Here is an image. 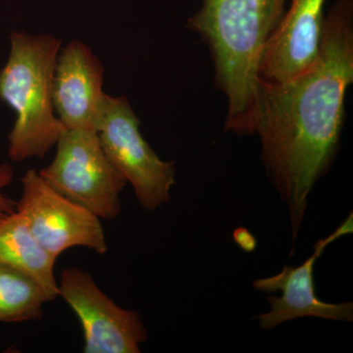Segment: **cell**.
I'll list each match as a JSON object with an SVG mask.
<instances>
[{
  "label": "cell",
  "instance_id": "obj_7",
  "mask_svg": "<svg viewBox=\"0 0 353 353\" xmlns=\"http://www.w3.org/2000/svg\"><path fill=\"white\" fill-rule=\"evenodd\" d=\"M58 296L76 313L83 333L85 353H139L148 340L139 312L117 305L88 272L71 267L62 270Z\"/></svg>",
  "mask_w": 353,
  "mask_h": 353
},
{
  "label": "cell",
  "instance_id": "obj_2",
  "mask_svg": "<svg viewBox=\"0 0 353 353\" xmlns=\"http://www.w3.org/2000/svg\"><path fill=\"white\" fill-rule=\"evenodd\" d=\"M287 0H201L187 28L206 44L216 88L228 101L225 131L250 134L265 48L285 12Z\"/></svg>",
  "mask_w": 353,
  "mask_h": 353
},
{
  "label": "cell",
  "instance_id": "obj_5",
  "mask_svg": "<svg viewBox=\"0 0 353 353\" xmlns=\"http://www.w3.org/2000/svg\"><path fill=\"white\" fill-rule=\"evenodd\" d=\"M55 146L52 161L39 172L41 178L99 219L118 217L127 182L106 157L97 132L65 129Z\"/></svg>",
  "mask_w": 353,
  "mask_h": 353
},
{
  "label": "cell",
  "instance_id": "obj_9",
  "mask_svg": "<svg viewBox=\"0 0 353 353\" xmlns=\"http://www.w3.org/2000/svg\"><path fill=\"white\" fill-rule=\"evenodd\" d=\"M104 67L88 46L72 41L58 55L52 99L67 130L97 132L103 99Z\"/></svg>",
  "mask_w": 353,
  "mask_h": 353
},
{
  "label": "cell",
  "instance_id": "obj_8",
  "mask_svg": "<svg viewBox=\"0 0 353 353\" xmlns=\"http://www.w3.org/2000/svg\"><path fill=\"white\" fill-rule=\"evenodd\" d=\"M353 231L352 213L336 230L316 243L312 254L303 264L292 267L285 265L283 270L269 278L259 279L253 287L267 294L281 292L282 296L267 299L270 309L257 316L259 326L264 330L275 329L283 323L303 317L321 318L332 321L352 322L353 303H328L318 299L315 292L314 266L327 246Z\"/></svg>",
  "mask_w": 353,
  "mask_h": 353
},
{
  "label": "cell",
  "instance_id": "obj_4",
  "mask_svg": "<svg viewBox=\"0 0 353 353\" xmlns=\"http://www.w3.org/2000/svg\"><path fill=\"white\" fill-rule=\"evenodd\" d=\"M141 121L126 97L104 94L97 134L113 166L130 183L139 205L154 211L170 201L176 164L164 161L141 134Z\"/></svg>",
  "mask_w": 353,
  "mask_h": 353
},
{
  "label": "cell",
  "instance_id": "obj_13",
  "mask_svg": "<svg viewBox=\"0 0 353 353\" xmlns=\"http://www.w3.org/2000/svg\"><path fill=\"white\" fill-rule=\"evenodd\" d=\"M14 180L13 167L6 162H0V220L16 212L17 201L9 199L4 190L11 185Z\"/></svg>",
  "mask_w": 353,
  "mask_h": 353
},
{
  "label": "cell",
  "instance_id": "obj_10",
  "mask_svg": "<svg viewBox=\"0 0 353 353\" xmlns=\"http://www.w3.org/2000/svg\"><path fill=\"white\" fill-rule=\"evenodd\" d=\"M327 0H290L265 48L260 78L283 82L303 73L317 58L324 29Z\"/></svg>",
  "mask_w": 353,
  "mask_h": 353
},
{
  "label": "cell",
  "instance_id": "obj_12",
  "mask_svg": "<svg viewBox=\"0 0 353 353\" xmlns=\"http://www.w3.org/2000/svg\"><path fill=\"white\" fill-rule=\"evenodd\" d=\"M51 301L36 279L25 272L0 266V322L39 319L43 305Z\"/></svg>",
  "mask_w": 353,
  "mask_h": 353
},
{
  "label": "cell",
  "instance_id": "obj_6",
  "mask_svg": "<svg viewBox=\"0 0 353 353\" xmlns=\"http://www.w3.org/2000/svg\"><path fill=\"white\" fill-rule=\"evenodd\" d=\"M21 183L22 194L16 211L53 259L74 248H88L101 255L108 252L105 233L97 216L52 189L34 169L26 172Z\"/></svg>",
  "mask_w": 353,
  "mask_h": 353
},
{
  "label": "cell",
  "instance_id": "obj_1",
  "mask_svg": "<svg viewBox=\"0 0 353 353\" xmlns=\"http://www.w3.org/2000/svg\"><path fill=\"white\" fill-rule=\"evenodd\" d=\"M352 83L353 0H336L330 8L308 69L283 82L260 80L250 134L259 136L262 163L287 205L294 241L308 197L340 148Z\"/></svg>",
  "mask_w": 353,
  "mask_h": 353
},
{
  "label": "cell",
  "instance_id": "obj_14",
  "mask_svg": "<svg viewBox=\"0 0 353 353\" xmlns=\"http://www.w3.org/2000/svg\"><path fill=\"white\" fill-rule=\"evenodd\" d=\"M234 240L236 245L240 246L245 252H252L256 248V241L252 234L246 229H236L234 233Z\"/></svg>",
  "mask_w": 353,
  "mask_h": 353
},
{
  "label": "cell",
  "instance_id": "obj_3",
  "mask_svg": "<svg viewBox=\"0 0 353 353\" xmlns=\"http://www.w3.org/2000/svg\"><path fill=\"white\" fill-rule=\"evenodd\" d=\"M10 51L0 70V99L15 112L8 136L14 162L43 159L57 145L65 128L53 106L52 88L62 43L50 34L12 32Z\"/></svg>",
  "mask_w": 353,
  "mask_h": 353
},
{
  "label": "cell",
  "instance_id": "obj_11",
  "mask_svg": "<svg viewBox=\"0 0 353 353\" xmlns=\"http://www.w3.org/2000/svg\"><path fill=\"white\" fill-rule=\"evenodd\" d=\"M55 262L39 245L27 221L17 211L0 220V266L29 274L41 285L51 301L58 297Z\"/></svg>",
  "mask_w": 353,
  "mask_h": 353
}]
</instances>
